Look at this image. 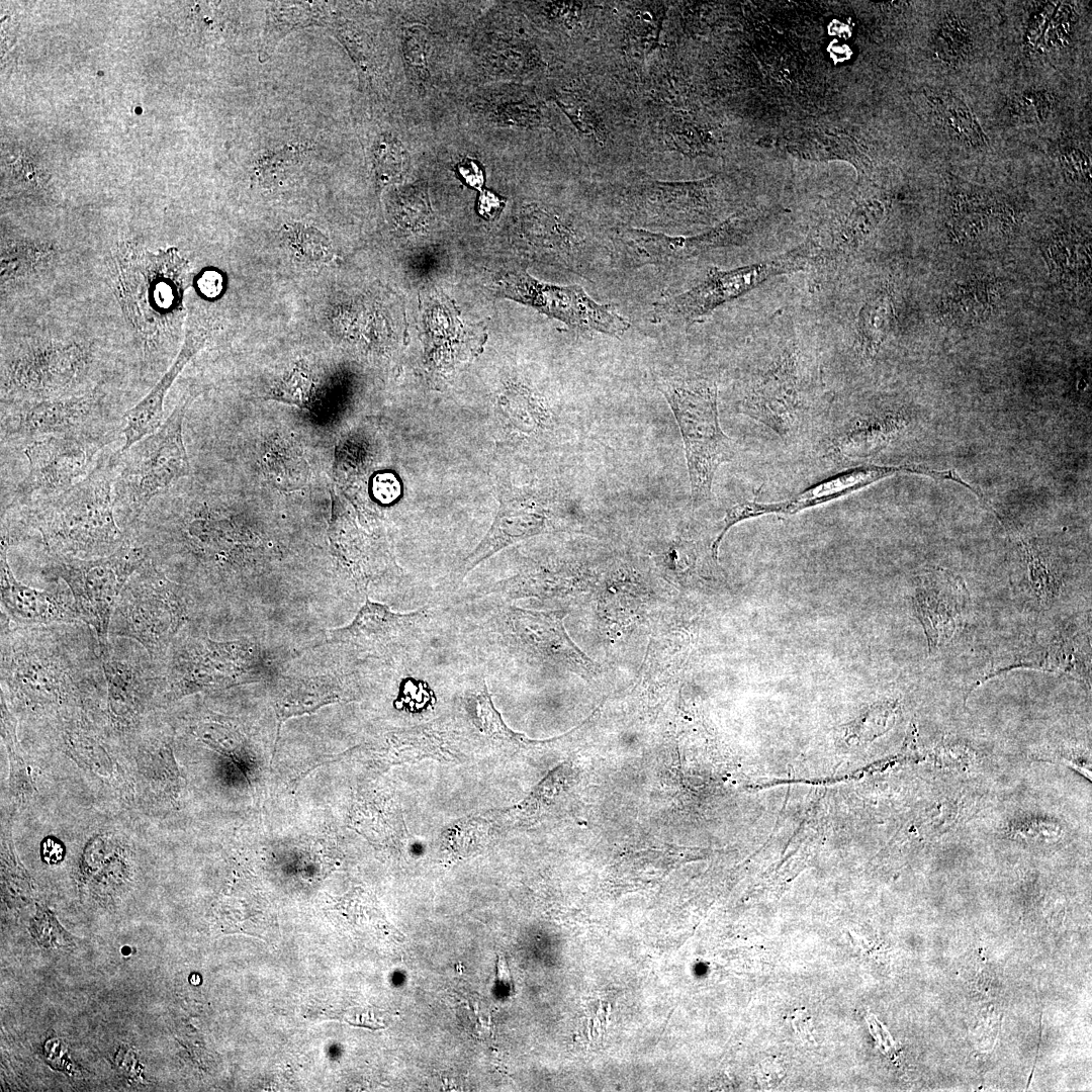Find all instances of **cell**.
Here are the masks:
<instances>
[{
	"mask_svg": "<svg viewBox=\"0 0 1092 1092\" xmlns=\"http://www.w3.org/2000/svg\"><path fill=\"white\" fill-rule=\"evenodd\" d=\"M999 285L990 279L957 283L939 302V314L952 326H974L987 320L999 303Z\"/></svg>",
	"mask_w": 1092,
	"mask_h": 1092,
	"instance_id": "obj_22",
	"label": "cell"
},
{
	"mask_svg": "<svg viewBox=\"0 0 1092 1092\" xmlns=\"http://www.w3.org/2000/svg\"><path fill=\"white\" fill-rule=\"evenodd\" d=\"M433 617L434 612L427 607L402 614L366 600L349 625L328 632L327 642L344 647L354 656L388 660L405 653Z\"/></svg>",
	"mask_w": 1092,
	"mask_h": 1092,
	"instance_id": "obj_11",
	"label": "cell"
},
{
	"mask_svg": "<svg viewBox=\"0 0 1092 1092\" xmlns=\"http://www.w3.org/2000/svg\"><path fill=\"white\" fill-rule=\"evenodd\" d=\"M103 419V401L95 392L18 402L2 410L1 439L111 435L102 425Z\"/></svg>",
	"mask_w": 1092,
	"mask_h": 1092,
	"instance_id": "obj_10",
	"label": "cell"
},
{
	"mask_svg": "<svg viewBox=\"0 0 1092 1092\" xmlns=\"http://www.w3.org/2000/svg\"><path fill=\"white\" fill-rule=\"evenodd\" d=\"M505 201L489 190H483L477 201L478 213L486 218L493 219L504 208Z\"/></svg>",
	"mask_w": 1092,
	"mask_h": 1092,
	"instance_id": "obj_39",
	"label": "cell"
},
{
	"mask_svg": "<svg viewBox=\"0 0 1092 1092\" xmlns=\"http://www.w3.org/2000/svg\"><path fill=\"white\" fill-rule=\"evenodd\" d=\"M207 331L201 328L189 331L184 345L175 362L151 389V391L133 407L124 414V426L122 434L124 443L117 452L121 454L136 442L155 432L163 420V404L166 393L172 383L182 371L185 365L203 347Z\"/></svg>",
	"mask_w": 1092,
	"mask_h": 1092,
	"instance_id": "obj_20",
	"label": "cell"
},
{
	"mask_svg": "<svg viewBox=\"0 0 1092 1092\" xmlns=\"http://www.w3.org/2000/svg\"><path fill=\"white\" fill-rule=\"evenodd\" d=\"M353 671H330L309 675H280L274 684V708L281 724L288 718L312 713L347 698L354 685Z\"/></svg>",
	"mask_w": 1092,
	"mask_h": 1092,
	"instance_id": "obj_19",
	"label": "cell"
},
{
	"mask_svg": "<svg viewBox=\"0 0 1092 1092\" xmlns=\"http://www.w3.org/2000/svg\"><path fill=\"white\" fill-rule=\"evenodd\" d=\"M893 321L891 297L880 292L870 298L858 316V337L861 348L868 353H875L889 333Z\"/></svg>",
	"mask_w": 1092,
	"mask_h": 1092,
	"instance_id": "obj_26",
	"label": "cell"
},
{
	"mask_svg": "<svg viewBox=\"0 0 1092 1092\" xmlns=\"http://www.w3.org/2000/svg\"><path fill=\"white\" fill-rule=\"evenodd\" d=\"M195 608L191 590L168 577L149 558L121 590L109 637L134 640L160 662L192 620Z\"/></svg>",
	"mask_w": 1092,
	"mask_h": 1092,
	"instance_id": "obj_3",
	"label": "cell"
},
{
	"mask_svg": "<svg viewBox=\"0 0 1092 1092\" xmlns=\"http://www.w3.org/2000/svg\"><path fill=\"white\" fill-rule=\"evenodd\" d=\"M330 26L336 37L347 49L359 70L362 73H367L370 67L371 54L370 47L366 38L361 35L362 33L347 24L331 23Z\"/></svg>",
	"mask_w": 1092,
	"mask_h": 1092,
	"instance_id": "obj_33",
	"label": "cell"
},
{
	"mask_svg": "<svg viewBox=\"0 0 1092 1092\" xmlns=\"http://www.w3.org/2000/svg\"><path fill=\"white\" fill-rule=\"evenodd\" d=\"M664 14L662 4H645L632 12L627 34L629 43L636 52L646 54L655 49Z\"/></svg>",
	"mask_w": 1092,
	"mask_h": 1092,
	"instance_id": "obj_27",
	"label": "cell"
},
{
	"mask_svg": "<svg viewBox=\"0 0 1092 1092\" xmlns=\"http://www.w3.org/2000/svg\"><path fill=\"white\" fill-rule=\"evenodd\" d=\"M497 113L507 123L518 126H536L542 122L540 109L524 100L505 103Z\"/></svg>",
	"mask_w": 1092,
	"mask_h": 1092,
	"instance_id": "obj_35",
	"label": "cell"
},
{
	"mask_svg": "<svg viewBox=\"0 0 1092 1092\" xmlns=\"http://www.w3.org/2000/svg\"><path fill=\"white\" fill-rule=\"evenodd\" d=\"M271 397L278 400L292 402L294 404L305 406L307 402V396L309 394V383L305 376L300 373H295L276 390L273 391Z\"/></svg>",
	"mask_w": 1092,
	"mask_h": 1092,
	"instance_id": "obj_36",
	"label": "cell"
},
{
	"mask_svg": "<svg viewBox=\"0 0 1092 1092\" xmlns=\"http://www.w3.org/2000/svg\"><path fill=\"white\" fill-rule=\"evenodd\" d=\"M1046 263L1056 277L1068 284L1090 283V249L1076 238L1053 239L1044 247Z\"/></svg>",
	"mask_w": 1092,
	"mask_h": 1092,
	"instance_id": "obj_25",
	"label": "cell"
},
{
	"mask_svg": "<svg viewBox=\"0 0 1092 1092\" xmlns=\"http://www.w3.org/2000/svg\"><path fill=\"white\" fill-rule=\"evenodd\" d=\"M188 403L189 399L179 403L155 432L116 453L120 470L114 483L115 506L124 508L127 530L154 497L190 474L182 428Z\"/></svg>",
	"mask_w": 1092,
	"mask_h": 1092,
	"instance_id": "obj_6",
	"label": "cell"
},
{
	"mask_svg": "<svg viewBox=\"0 0 1092 1092\" xmlns=\"http://www.w3.org/2000/svg\"><path fill=\"white\" fill-rule=\"evenodd\" d=\"M1 684L26 704H63L105 682L100 646L83 622L20 625L1 615Z\"/></svg>",
	"mask_w": 1092,
	"mask_h": 1092,
	"instance_id": "obj_1",
	"label": "cell"
},
{
	"mask_svg": "<svg viewBox=\"0 0 1092 1092\" xmlns=\"http://www.w3.org/2000/svg\"><path fill=\"white\" fill-rule=\"evenodd\" d=\"M160 664L159 695L164 700L257 680L268 670L264 653L255 643L214 641L188 632L176 637Z\"/></svg>",
	"mask_w": 1092,
	"mask_h": 1092,
	"instance_id": "obj_5",
	"label": "cell"
},
{
	"mask_svg": "<svg viewBox=\"0 0 1092 1092\" xmlns=\"http://www.w3.org/2000/svg\"><path fill=\"white\" fill-rule=\"evenodd\" d=\"M108 436H46L24 450L29 468L11 505L26 506L56 496L84 478Z\"/></svg>",
	"mask_w": 1092,
	"mask_h": 1092,
	"instance_id": "obj_9",
	"label": "cell"
},
{
	"mask_svg": "<svg viewBox=\"0 0 1092 1092\" xmlns=\"http://www.w3.org/2000/svg\"><path fill=\"white\" fill-rule=\"evenodd\" d=\"M87 362V355L78 347L26 349L5 365L2 400L18 403L63 397L79 382Z\"/></svg>",
	"mask_w": 1092,
	"mask_h": 1092,
	"instance_id": "obj_12",
	"label": "cell"
},
{
	"mask_svg": "<svg viewBox=\"0 0 1092 1092\" xmlns=\"http://www.w3.org/2000/svg\"><path fill=\"white\" fill-rule=\"evenodd\" d=\"M710 182H673L644 178L635 187V203L651 219L679 220L710 207Z\"/></svg>",
	"mask_w": 1092,
	"mask_h": 1092,
	"instance_id": "obj_21",
	"label": "cell"
},
{
	"mask_svg": "<svg viewBox=\"0 0 1092 1092\" xmlns=\"http://www.w3.org/2000/svg\"><path fill=\"white\" fill-rule=\"evenodd\" d=\"M739 220L728 219L713 230L695 236H669L633 226L616 229L612 256L625 268L671 265L718 248L739 245L745 233Z\"/></svg>",
	"mask_w": 1092,
	"mask_h": 1092,
	"instance_id": "obj_15",
	"label": "cell"
},
{
	"mask_svg": "<svg viewBox=\"0 0 1092 1092\" xmlns=\"http://www.w3.org/2000/svg\"><path fill=\"white\" fill-rule=\"evenodd\" d=\"M557 103L580 133L598 135L601 132L599 115L588 104L571 98H558Z\"/></svg>",
	"mask_w": 1092,
	"mask_h": 1092,
	"instance_id": "obj_34",
	"label": "cell"
},
{
	"mask_svg": "<svg viewBox=\"0 0 1092 1092\" xmlns=\"http://www.w3.org/2000/svg\"><path fill=\"white\" fill-rule=\"evenodd\" d=\"M897 473H914L940 480L943 471L925 465H861L838 473L830 478L810 486L792 498L779 503L744 502L731 507L724 518L723 528L711 546L714 558L722 539L735 524L764 515H794L809 508H814L859 490L883 478Z\"/></svg>",
	"mask_w": 1092,
	"mask_h": 1092,
	"instance_id": "obj_13",
	"label": "cell"
},
{
	"mask_svg": "<svg viewBox=\"0 0 1092 1092\" xmlns=\"http://www.w3.org/2000/svg\"><path fill=\"white\" fill-rule=\"evenodd\" d=\"M201 291L207 296H215L221 290V276L216 272L204 273L200 279Z\"/></svg>",
	"mask_w": 1092,
	"mask_h": 1092,
	"instance_id": "obj_42",
	"label": "cell"
},
{
	"mask_svg": "<svg viewBox=\"0 0 1092 1092\" xmlns=\"http://www.w3.org/2000/svg\"><path fill=\"white\" fill-rule=\"evenodd\" d=\"M374 497L382 504L395 500L400 494V484L392 473H381L372 482Z\"/></svg>",
	"mask_w": 1092,
	"mask_h": 1092,
	"instance_id": "obj_37",
	"label": "cell"
},
{
	"mask_svg": "<svg viewBox=\"0 0 1092 1092\" xmlns=\"http://www.w3.org/2000/svg\"><path fill=\"white\" fill-rule=\"evenodd\" d=\"M1064 166L1068 173L1076 179L1087 178L1090 174V165L1087 157L1081 152L1069 151L1063 155Z\"/></svg>",
	"mask_w": 1092,
	"mask_h": 1092,
	"instance_id": "obj_40",
	"label": "cell"
},
{
	"mask_svg": "<svg viewBox=\"0 0 1092 1092\" xmlns=\"http://www.w3.org/2000/svg\"><path fill=\"white\" fill-rule=\"evenodd\" d=\"M150 558L129 538L112 554L96 558L49 557L40 573L64 581L74 599L80 621L95 632L100 649L109 640V626L118 598L130 576Z\"/></svg>",
	"mask_w": 1092,
	"mask_h": 1092,
	"instance_id": "obj_7",
	"label": "cell"
},
{
	"mask_svg": "<svg viewBox=\"0 0 1092 1092\" xmlns=\"http://www.w3.org/2000/svg\"><path fill=\"white\" fill-rule=\"evenodd\" d=\"M942 102L943 113L949 126L966 141L975 145L983 144L982 130L969 108L952 96Z\"/></svg>",
	"mask_w": 1092,
	"mask_h": 1092,
	"instance_id": "obj_32",
	"label": "cell"
},
{
	"mask_svg": "<svg viewBox=\"0 0 1092 1092\" xmlns=\"http://www.w3.org/2000/svg\"><path fill=\"white\" fill-rule=\"evenodd\" d=\"M1019 550L1024 559L1030 584L1039 600L1048 603L1056 596L1060 582L1055 574L1050 559L1042 553L1039 546L1031 540L1020 538Z\"/></svg>",
	"mask_w": 1092,
	"mask_h": 1092,
	"instance_id": "obj_28",
	"label": "cell"
},
{
	"mask_svg": "<svg viewBox=\"0 0 1092 1092\" xmlns=\"http://www.w3.org/2000/svg\"><path fill=\"white\" fill-rule=\"evenodd\" d=\"M377 180L386 184L399 180L408 169L410 157L403 145L391 134H382L373 147Z\"/></svg>",
	"mask_w": 1092,
	"mask_h": 1092,
	"instance_id": "obj_30",
	"label": "cell"
},
{
	"mask_svg": "<svg viewBox=\"0 0 1092 1092\" xmlns=\"http://www.w3.org/2000/svg\"><path fill=\"white\" fill-rule=\"evenodd\" d=\"M322 2H272L266 9V23L260 42L258 59L266 62L279 42L290 32L311 25H329L328 12Z\"/></svg>",
	"mask_w": 1092,
	"mask_h": 1092,
	"instance_id": "obj_23",
	"label": "cell"
},
{
	"mask_svg": "<svg viewBox=\"0 0 1092 1092\" xmlns=\"http://www.w3.org/2000/svg\"><path fill=\"white\" fill-rule=\"evenodd\" d=\"M100 654L113 713L124 719L135 717L146 699L159 695L160 662L140 643L125 637H109Z\"/></svg>",
	"mask_w": 1092,
	"mask_h": 1092,
	"instance_id": "obj_16",
	"label": "cell"
},
{
	"mask_svg": "<svg viewBox=\"0 0 1092 1092\" xmlns=\"http://www.w3.org/2000/svg\"><path fill=\"white\" fill-rule=\"evenodd\" d=\"M912 601L929 651L948 643L966 621L969 593L965 581L943 568H933L917 578Z\"/></svg>",
	"mask_w": 1092,
	"mask_h": 1092,
	"instance_id": "obj_17",
	"label": "cell"
},
{
	"mask_svg": "<svg viewBox=\"0 0 1092 1092\" xmlns=\"http://www.w3.org/2000/svg\"><path fill=\"white\" fill-rule=\"evenodd\" d=\"M117 455L99 461L76 484L51 498L26 505L13 524L2 522L1 537L10 544L37 535L47 558H96L115 552L129 533L115 518L113 476Z\"/></svg>",
	"mask_w": 1092,
	"mask_h": 1092,
	"instance_id": "obj_2",
	"label": "cell"
},
{
	"mask_svg": "<svg viewBox=\"0 0 1092 1092\" xmlns=\"http://www.w3.org/2000/svg\"><path fill=\"white\" fill-rule=\"evenodd\" d=\"M285 242L300 260L315 263L328 262L332 257L331 244L317 230L299 223L284 231Z\"/></svg>",
	"mask_w": 1092,
	"mask_h": 1092,
	"instance_id": "obj_31",
	"label": "cell"
},
{
	"mask_svg": "<svg viewBox=\"0 0 1092 1092\" xmlns=\"http://www.w3.org/2000/svg\"><path fill=\"white\" fill-rule=\"evenodd\" d=\"M504 282L507 295L568 326L614 337L630 328L613 305L597 302L581 286L543 283L523 271L509 274Z\"/></svg>",
	"mask_w": 1092,
	"mask_h": 1092,
	"instance_id": "obj_14",
	"label": "cell"
},
{
	"mask_svg": "<svg viewBox=\"0 0 1092 1092\" xmlns=\"http://www.w3.org/2000/svg\"><path fill=\"white\" fill-rule=\"evenodd\" d=\"M41 854L49 863H57L64 856V847L55 838H47L41 845Z\"/></svg>",
	"mask_w": 1092,
	"mask_h": 1092,
	"instance_id": "obj_41",
	"label": "cell"
},
{
	"mask_svg": "<svg viewBox=\"0 0 1092 1092\" xmlns=\"http://www.w3.org/2000/svg\"><path fill=\"white\" fill-rule=\"evenodd\" d=\"M524 228L534 238L535 243L542 247H556L572 259L574 256L585 252V242L581 235L565 224L554 213L539 207L530 208L524 213Z\"/></svg>",
	"mask_w": 1092,
	"mask_h": 1092,
	"instance_id": "obj_24",
	"label": "cell"
},
{
	"mask_svg": "<svg viewBox=\"0 0 1092 1092\" xmlns=\"http://www.w3.org/2000/svg\"><path fill=\"white\" fill-rule=\"evenodd\" d=\"M657 388L678 426L685 449L694 508L707 503L714 475L731 461L735 445L723 432L718 415L717 386L705 379H661Z\"/></svg>",
	"mask_w": 1092,
	"mask_h": 1092,
	"instance_id": "obj_4",
	"label": "cell"
},
{
	"mask_svg": "<svg viewBox=\"0 0 1092 1092\" xmlns=\"http://www.w3.org/2000/svg\"><path fill=\"white\" fill-rule=\"evenodd\" d=\"M10 544L1 537L0 585L2 614L20 625H49L80 621L73 596L62 580L51 581L44 589L19 581L8 562Z\"/></svg>",
	"mask_w": 1092,
	"mask_h": 1092,
	"instance_id": "obj_18",
	"label": "cell"
},
{
	"mask_svg": "<svg viewBox=\"0 0 1092 1092\" xmlns=\"http://www.w3.org/2000/svg\"><path fill=\"white\" fill-rule=\"evenodd\" d=\"M812 257V246L806 243L756 264L731 270L711 267L706 278L691 289L655 301L651 309L652 322L674 324L697 321L771 277L805 269Z\"/></svg>",
	"mask_w": 1092,
	"mask_h": 1092,
	"instance_id": "obj_8",
	"label": "cell"
},
{
	"mask_svg": "<svg viewBox=\"0 0 1092 1092\" xmlns=\"http://www.w3.org/2000/svg\"><path fill=\"white\" fill-rule=\"evenodd\" d=\"M402 54L410 80L419 91H425L430 79L428 70V34L425 27L414 25L404 29Z\"/></svg>",
	"mask_w": 1092,
	"mask_h": 1092,
	"instance_id": "obj_29",
	"label": "cell"
},
{
	"mask_svg": "<svg viewBox=\"0 0 1092 1092\" xmlns=\"http://www.w3.org/2000/svg\"><path fill=\"white\" fill-rule=\"evenodd\" d=\"M461 179L470 187L480 189L484 182V173L480 165L471 158L463 159L457 165Z\"/></svg>",
	"mask_w": 1092,
	"mask_h": 1092,
	"instance_id": "obj_38",
	"label": "cell"
}]
</instances>
